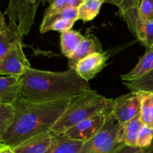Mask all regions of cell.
Wrapping results in <instances>:
<instances>
[{
	"mask_svg": "<svg viewBox=\"0 0 153 153\" xmlns=\"http://www.w3.org/2000/svg\"><path fill=\"white\" fill-rule=\"evenodd\" d=\"M107 52H96L81 60L75 67V70L84 80L89 82L107 66Z\"/></svg>",
	"mask_w": 153,
	"mask_h": 153,
	"instance_id": "9",
	"label": "cell"
},
{
	"mask_svg": "<svg viewBox=\"0 0 153 153\" xmlns=\"http://www.w3.org/2000/svg\"><path fill=\"white\" fill-rule=\"evenodd\" d=\"M7 26H8V24L5 22L4 14L1 13V10H0V32H2L4 30L7 29Z\"/></svg>",
	"mask_w": 153,
	"mask_h": 153,
	"instance_id": "29",
	"label": "cell"
},
{
	"mask_svg": "<svg viewBox=\"0 0 153 153\" xmlns=\"http://www.w3.org/2000/svg\"><path fill=\"white\" fill-rule=\"evenodd\" d=\"M111 114L112 110L85 120L70 128L63 134L69 139L85 143L94 137L102 128Z\"/></svg>",
	"mask_w": 153,
	"mask_h": 153,
	"instance_id": "7",
	"label": "cell"
},
{
	"mask_svg": "<svg viewBox=\"0 0 153 153\" xmlns=\"http://www.w3.org/2000/svg\"><path fill=\"white\" fill-rule=\"evenodd\" d=\"M70 100L39 102L20 97L13 104L14 119L0 146L13 149L31 137L50 132L52 126L67 108Z\"/></svg>",
	"mask_w": 153,
	"mask_h": 153,
	"instance_id": "1",
	"label": "cell"
},
{
	"mask_svg": "<svg viewBox=\"0 0 153 153\" xmlns=\"http://www.w3.org/2000/svg\"></svg>",
	"mask_w": 153,
	"mask_h": 153,
	"instance_id": "32",
	"label": "cell"
},
{
	"mask_svg": "<svg viewBox=\"0 0 153 153\" xmlns=\"http://www.w3.org/2000/svg\"><path fill=\"white\" fill-rule=\"evenodd\" d=\"M143 125V123H142L139 114L131 120L128 121L123 126H120L117 135L119 141L124 143L126 146L136 147L137 136Z\"/></svg>",
	"mask_w": 153,
	"mask_h": 153,
	"instance_id": "13",
	"label": "cell"
},
{
	"mask_svg": "<svg viewBox=\"0 0 153 153\" xmlns=\"http://www.w3.org/2000/svg\"><path fill=\"white\" fill-rule=\"evenodd\" d=\"M140 111V101L137 92H130L114 100L112 113L120 126L135 117Z\"/></svg>",
	"mask_w": 153,
	"mask_h": 153,
	"instance_id": "8",
	"label": "cell"
},
{
	"mask_svg": "<svg viewBox=\"0 0 153 153\" xmlns=\"http://www.w3.org/2000/svg\"><path fill=\"white\" fill-rule=\"evenodd\" d=\"M118 153H153V142L151 146L146 148H140L137 146L131 147V146H126Z\"/></svg>",
	"mask_w": 153,
	"mask_h": 153,
	"instance_id": "28",
	"label": "cell"
},
{
	"mask_svg": "<svg viewBox=\"0 0 153 153\" xmlns=\"http://www.w3.org/2000/svg\"><path fill=\"white\" fill-rule=\"evenodd\" d=\"M141 0H123L118 7V13L123 19L130 32L135 37L136 27L138 21V8Z\"/></svg>",
	"mask_w": 153,
	"mask_h": 153,
	"instance_id": "14",
	"label": "cell"
},
{
	"mask_svg": "<svg viewBox=\"0 0 153 153\" xmlns=\"http://www.w3.org/2000/svg\"><path fill=\"white\" fill-rule=\"evenodd\" d=\"M153 70V46L146 49L144 55L139 59L135 67L128 73L121 75L123 81H131L138 79Z\"/></svg>",
	"mask_w": 153,
	"mask_h": 153,
	"instance_id": "15",
	"label": "cell"
},
{
	"mask_svg": "<svg viewBox=\"0 0 153 153\" xmlns=\"http://www.w3.org/2000/svg\"><path fill=\"white\" fill-rule=\"evenodd\" d=\"M103 1H104V3H108V4H114V5L119 7L120 4H122L123 0H103Z\"/></svg>",
	"mask_w": 153,
	"mask_h": 153,
	"instance_id": "31",
	"label": "cell"
},
{
	"mask_svg": "<svg viewBox=\"0 0 153 153\" xmlns=\"http://www.w3.org/2000/svg\"><path fill=\"white\" fill-rule=\"evenodd\" d=\"M15 109L13 105L0 102V144L14 119Z\"/></svg>",
	"mask_w": 153,
	"mask_h": 153,
	"instance_id": "22",
	"label": "cell"
},
{
	"mask_svg": "<svg viewBox=\"0 0 153 153\" xmlns=\"http://www.w3.org/2000/svg\"><path fill=\"white\" fill-rule=\"evenodd\" d=\"M74 23L75 21L70 19H63V18L54 19L46 25V28L42 31V34L49 31H56L61 33L65 32L69 30H71Z\"/></svg>",
	"mask_w": 153,
	"mask_h": 153,
	"instance_id": "25",
	"label": "cell"
},
{
	"mask_svg": "<svg viewBox=\"0 0 153 153\" xmlns=\"http://www.w3.org/2000/svg\"><path fill=\"white\" fill-rule=\"evenodd\" d=\"M20 38L23 37H21L17 28L13 24L8 23L7 29L0 32V61L10 46Z\"/></svg>",
	"mask_w": 153,
	"mask_h": 153,
	"instance_id": "20",
	"label": "cell"
},
{
	"mask_svg": "<svg viewBox=\"0 0 153 153\" xmlns=\"http://www.w3.org/2000/svg\"><path fill=\"white\" fill-rule=\"evenodd\" d=\"M113 102L114 100L100 95L92 89L71 98L64 113L52 126L50 133L52 136L63 134L85 120L111 111Z\"/></svg>",
	"mask_w": 153,
	"mask_h": 153,
	"instance_id": "3",
	"label": "cell"
},
{
	"mask_svg": "<svg viewBox=\"0 0 153 153\" xmlns=\"http://www.w3.org/2000/svg\"><path fill=\"white\" fill-rule=\"evenodd\" d=\"M43 0H10L4 14L9 23L17 28L21 37L26 36L34 23L36 13Z\"/></svg>",
	"mask_w": 153,
	"mask_h": 153,
	"instance_id": "5",
	"label": "cell"
},
{
	"mask_svg": "<svg viewBox=\"0 0 153 153\" xmlns=\"http://www.w3.org/2000/svg\"><path fill=\"white\" fill-rule=\"evenodd\" d=\"M104 3L103 0H84L78 7V20L89 22L97 17Z\"/></svg>",
	"mask_w": 153,
	"mask_h": 153,
	"instance_id": "19",
	"label": "cell"
},
{
	"mask_svg": "<svg viewBox=\"0 0 153 153\" xmlns=\"http://www.w3.org/2000/svg\"><path fill=\"white\" fill-rule=\"evenodd\" d=\"M84 0H43V3H49L44 15H50L67 7H79Z\"/></svg>",
	"mask_w": 153,
	"mask_h": 153,
	"instance_id": "24",
	"label": "cell"
},
{
	"mask_svg": "<svg viewBox=\"0 0 153 153\" xmlns=\"http://www.w3.org/2000/svg\"><path fill=\"white\" fill-rule=\"evenodd\" d=\"M83 143L69 139L64 134L52 136V143L46 153H79Z\"/></svg>",
	"mask_w": 153,
	"mask_h": 153,
	"instance_id": "16",
	"label": "cell"
},
{
	"mask_svg": "<svg viewBox=\"0 0 153 153\" xmlns=\"http://www.w3.org/2000/svg\"><path fill=\"white\" fill-rule=\"evenodd\" d=\"M50 132L38 134L13 148L15 153H46L52 143Z\"/></svg>",
	"mask_w": 153,
	"mask_h": 153,
	"instance_id": "12",
	"label": "cell"
},
{
	"mask_svg": "<svg viewBox=\"0 0 153 153\" xmlns=\"http://www.w3.org/2000/svg\"><path fill=\"white\" fill-rule=\"evenodd\" d=\"M102 52H103L102 46L99 39L92 34H88L81 42L74 53L68 58L69 68L74 69L81 60L91 54Z\"/></svg>",
	"mask_w": 153,
	"mask_h": 153,
	"instance_id": "10",
	"label": "cell"
},
{
	"mask_svg": "<svg viewBox=\"0 0 153 153\" xmlns=\"http://www.w3.org/2000/svg\"><path fill=\"white\" fill-rule=\"evenodd\" d=\"M21 81V97L39 102L68 100L91 89L75 69L51 72L28 68Z\"/></svg>",
	"mask_w": 153,
	"mask_h": 153,
	"instance_id": "2",
	"label": "cell"
},
{
	"mask_svg": "<svg viewBox=\"0 0 153 153\" xmlns=\"http://www.w3.org/2000/svg\"><path fill=\"white\" fill-rule=\"evenodd\" d=\"M0 153H15L11 147L7 146H0Z\"/></svg>",
	"mask_w": 153,
	"mask_h": 153,
	"instance_id": "30",
	"label": "cell"
},
{
	"mask_svg": "<svg viewBox=\"0 0 153 153\" xmlns=\"http://www.w3.org/2000/svg\"><path fill=\"white\" fill-rule=\"evenodd\" d=\"M85 36L79 31L69 30L61 34V49L62 54L67 58H70L76 50Z\"/></svg>",
	"mask_w": 153,
	"mask_h": 153,
	"instance_id": "17",
	"label": "cell"
},
{
	"mask_svg": "<svg viewBox=\"0 0 153 153\" xmlns=\"http://www.w3.org/2000/svg\"><path fill=\"white\" fill-rule=\"evenodd\" d=\"M120 128V125L112 113L102 128L83 143L79 153H118L126 146L117 138Z\"/></svg>",
	"mask_w": 153,
	"mask_h": 153,
	"instance_id": "4",
	"label": "cell"
},
{
	"mask_svg": "<svg viewBox=\"0 0 153 153\" xmlns=\"http://www.w3.org/2000/svg\"><path fill=\"white\" fill-rule=\"evenodd\" d=\"M21 97L19 77L0 76V102L13 105Z\"/></svg>",
	"mask_w": 153,
	"mask_h": 153,
	"instance_id": "11",
	"label": "cell"
},
{
	"mask_svg": "<svg viewBox=\"0 0 153 153\" xmlns=\"http://www.w3.org/2000/svg\"><path fill=\"white\" fill-rule=\"evenodd\" d=\"M153 142V128L143 125L139 131L137 139V146L140 148L149 147Z\"/></svg>",
	"mask_w": 153,
	"mask_h": 153,
	"instance_id": "27",
	"label": "cell"
},
{
	"mask_svg": "<svg viewBox=\"0 0 153 153\" xmlns=\"http://www.w3.org/2000/svg\"><path fill=\"white\" fill-rule=\"evenodd\" d=\"M135 37L146 49L153 46V20L146 22L137 21Z\"/></svg>",
	"mask_w": 153,
	"mask_h": 153,
	"instance_id": "23",
	"label": "cell"
},
{
	"mask_svg": "<svg viewBox=\"0 0 153 153\" xmlns=\"http://www.w3.org/2000/svg\"><path fill=\"white\" fill-rule=\"evenodd\" d=\"M138 20L146 22L153 20V0H141L138 8Z\"/></svg>",
	"mask_w": 153,
	"mask_h": 153,
	"instance_id": "26",
	"label": "cell"
},
{
	"mask_svg": "<svg viewBox=\"0 0 153 153\" xmlns=\"http://www.w3.org/2000/svg\"><path fill=\"white\" fill-rule=\"evenodd\" d=\"M140 101V116L143 125L153 128V93L137 91Z\"/></svg>",
	"mask_w": 153,
	"mask_h": 153,
	"instance_id": "18",
	"label": "cell"
},
{
	"mask_svg": "<svg viewBox=\"0 0 153 153\" xmlns=\"http://www.w3.org/2000/svg\"><path fill=\"white\" fill-rule=\"evenodd\" d=\"M123 83L131 92L149 91L153 93V70L138 79L123 81Z\"/></svg>",
	"mask_w": 153,
	"mask_h": 153,
	"instance_id": "21",
	"label": "cell"
},
{
	"mask_svg": "<svg viewBox=\"0 0 153 153\" xmlns=\"http://www.w3.org/2000/svg\"><path fill=\"white\" fill-rule=\"evenodd\" d=\"M22 40V38L16 40L1 59L0 76L19 77L31 67L24 53Z\"/></svg>",
	"mask_w": 153,
	"mask_h": 153,
	"instance_id": "6",
	"label": "cell"
}]
</instances>
